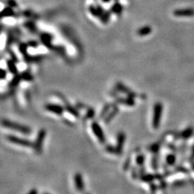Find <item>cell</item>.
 <instances>
[{"label": "cell", "mask_w": 194, "mask_h": 194, "mask_svg": "<svg viewBox=\"0 0 194 194\" xmlns=\"http://www.w3.org/2000/svg\"><path fill=\"white\" fill-rule=\"evenodd\" d=\"M2 125L5 128H8L12 130L15 131V132H18L24 135H30L32 133L31 128L28 127V126L21 125L20 123L15 122V121H10L9 120H2Z\"/></svg>", "instance_id": "obj_1"}, {"label": "cell", "mask_w": 194, "mask_h": 194, "mask_svg": "<svg viewBox=\"0 0 194 194\" xmlns=\"http://www.w3.org/2000/svg\"><path fill=\"white\" fill-rule=\"evenodd\" d=\"M163 111V104L160 102H157L155 104L153 107V120H152V125L154 129L157 130L160 127V121L162 119Z\"/></svg>", "instance_id": "obj_2"}, {"label": "cell", "mask_w": 194, "mask_h": 194, "mask_svg": "<svg viewBox=\"0 0 194 194\" xmlns=\"http://www.w3.org/2000/svg\"><path fill=\"white\" fill-rule=\"evenodd\" d=\"M47 132L45 129H40L37 132L35 141L33 143L32 149L37 155H40L43 152V145L45 138L46 137Z\"/></svg>", "instance_id": "obj_3"}, {"label": "cell", "mask_w": 194, "mask_h": 194, "mask_svg": "<svg viewBox=\"0 0 194 194\" xmlns=\"http://www.w3.org/2000/svg\"><path fill=\"white\" fill-rule=\"evenodd\" d=\"M91 129H92L93 135L97 137V140H99L100 143L104 144L106 143V138L105 136V133L103 130L102 126L97 121H93L91 124Z\"/></svg>", "instance_id": "obj_4"}, {"label": "cell", "mask_w": 194, "mask_h": 194, "mask_svg": "<svg viewBox=\"0 0 194 194\" xmlns=\"http://www.w3.org/2000/svg\"><path fill=\"white\" fill-rule=\"evenodd\" d=\"M6 139L11 143H13L17 145H20L25 148H32L33 147V143L30 140L22 138V137L15 136V135H8L6 136Z\"/></svg>", "instance_id": "obj_5"}, {"label": "cell", "mask_w": 194, "mask_h": 194, "mask_svg": "<svg viewBox=\"0 0 194 194\" xmlns=\"http://www.w3.org/2000/svg\"><path fill=\"white\" fill-rule=\"evenodd\" d=\"M126 140V134L122 131H120L116 135V144L115 145L116 148V155H122L124 145H125Z\"/></svg>", "instance_id": "obj_6"}, {"label": "cell", "mask_w": 194, "mask_h": 194, "mask_svg": "<svg viewBox=\"0 0 194 194\" xmlns=\"http://www.w3.org/2000/svg\"><path fill=\"white\" fill-rule=\"evenodd\" d=\"M45 109L50 113L55 114L58 116H61L65 111V107L58 104H48L45 106Z\"/></svg>", "instance_id": "obj_7"}, {"label": "cell", "mask_w": 194, "mask_h": 194, "mask_svg": "<svg viewBox=\"0 0 194 194\" xmlns=\"http://www.w3.org/2000/svg\"><path fill=\"white\" fill-rule=\"evenodd\" d=\"M173 15L176 17H194L193 8L177 9L173 11Z\"/></svg>", "instance_id": "obj_8"}, {"label": "cell", "mask_w": 194, "mask_h": 194, "mask_svg": "<svg viewBox=\"0 0 194 194\" xmlns=\"http://www.w3.org/2000/svg\"><path fill=\"white\" fill-rule=\"evenodd\" d=\"M73 181L76 190L78 192H83L84 189H85V184H84L82 174L80 173H76L73 176Z\"/></svg>", "instance_id": "obj_9"}, {"label": "cell", "mask_w": 194, "mask_h": 194, "mask_svg": "<svg viewBox=\"0 0 194 194\" xmlns=\"http://www.w3.org/2000/svg\"><path fill=\"white\" fill-rule=\"evenodd\" d=\"M116 88L118 92H120L121 93H125V94L127 95V97H130L132 98H135L137 97V94L136 93H135L134 92H132V90L130 89L129 88H127V86L124 85L121 83H116Z\"/></svg>", "instance_id": "obj_10"}, {"label": "cell", "mask_w": 194, "mask_h": 194, "mask_svg": "<svg viewBox=\"0 0 194 194\" xmlns=\"http://www.w3.org/2000/svg\"><path fill=\"white\" fill-rule=\"evenodd\" d=\"M119 111L120 110H119V108L118 106H116V104H114V106H112L111 110L109 111V113L106 114V116L104 118V122L106 124V125H108L109 123H110L112 120L117 115Z\"/></svg>", "instance_id": "obj_11"}, {"label": "cell", "mask_w": 194, "mask_h": 194, "mask_svg": "<svg viewBox=\"0 0 194 194\" xmlns=\"http://www.w3.org/2000/svg\"><path fill=\"white\" fill-rule=\"evenodd\" d=\"M114 98H116V102L117 103H120V104L126 105V106H133L135 104V102L134 98L127 97H115Z\"/></svg>", "instance_id": "obj_12"}, {"label": "cell", "mask_w": 194, "mask_h": 194, "mask_svg": "<svg viewBox=\"0 0 194 194\" xmlns=\"http://www.w3.org/2000/svg\"><path fill=\"white\" fill-rule=\"evenodd\" d=\"M64 104H65V105H64L65 109V111L68 112V113H69L70 114H71L72 116H73L76 118H78L79 116H80V113H79L78 109H77L76 107L73 106L71 104H70L67 101L65 102Z\"/></svg>", "instance_id": "obj_13"}, {"label": "cell", "mask_w": 194, "mask_h": 194, "mask_svg": "<svg viewBox=\"0 0 194 194\" xmlns=\"http://www.w3.org/2000/svg\"><path fill=\"white\" fill-rule=\"evenodd\" d=\"M152 31H153V29H152V27L150 26H149V25H145V26L140 27V29L137 30V34L140 37H144L149 35V34H151Z\"/></svg>", "instance_id": "obj_14"}, {"label": "cell", "mask_w": 194, "mask_h": 194, "mask_svg": "<svg viewBox=\"0 0 194 194\" xmlns=\"http://www.w3.org/2000/svg\"><path fill=\"white\" fill-rule=\"evenodd\" d=\"M114 106V104H105L104 107H103L102 109L101 113H100V114H99V118L101 119V120H104V118L106 116V114L109 113V111L111 110L112 106Z\"/></svg>", "instance_id": "obj_15"}, {"label": "cell", "mask_w": 194, "mask_h": 194, "mask_svg": "<svg viewBox=\"0 0 194 194\" xmlns=\"http://www.w3.org/2000/svg\"><path fill=\"white\" fill-rule=\"evenodd\" d=\"M95 110L94 109L92 108V107H88L86 109V114L83 116V120L84 121H87L89 120H92V119L95 116Z\"/></svg>", "instance_id": "obj_16"}, {"label": "cell", "mask_w": 194, "mask_h": 194, "mask_svg": "<svg viewBox=\"0 0 194 194\" xmlns=\"http://www.w3.org/2000/svg\"><path fill=\"white\" fill-rule=\"evenodd\" d=\"M156 178V176H153V174H149V173H144L142 175V176H140V180L142 182H144V183H150L153 181L154 179Z\"/></svg>", "instance_id": "obj_17"}, {"label": "cell", "mask_w": 194, "mask_h": 194, "mask_svg": "<svg viewBox=\"0 0 194 194\" xmlns=\"http://www.w3.org/2000/svg\"><path fill=\"white\" fill-rule=\"evenodd\" d=\"M144 162H145V156L142 154H139L136 156V158H135V163H136L137 165L141 167L143 166L144 164Z\"/></svg>", "instance_id": "obj_18"}, {"label": "cell", "mask_w": 194, "mask_h": 194, "mask_svg": "<svg viewBox=\"0 0 194 194\" xmlns=\"http://www.w3.org/2000/svg\"><path fill=\"white\" fill-rule=\"evenodd\" d=\"M105 149L108 153L113 154V155H116V148L115 146L111 145V144H108V145L106 146Z\"/></svg>", "instance_id": "obj_19"}, {"label": "cell", "mask_w": 194, "mask_h": 194, "mask_svg": "<svg viewBox=\"0 0 194 194\" xmlns=\"http://www.w3.org/2000/svg\"><path fill=\"white\" fill-rule=\"evenodd\" d=\"M175 161H176V157L173 155H168L166 157V162L168 165H173Z\"/></svg>", "instance_id": "obj_20"}, {"label": "cell", "mask_w": 194, "mask_h": 194, "mask_svg": "<svg viewBox=\"0 0 194 194\" xmlns=\"http://www.w3.org/2000/svg\"><path fill=\"white\" fill-rule=\"evenodd\" d=\"M131 172H132V178L137 179V177H139V176H140L139 170L137 169L136 166H132V170H131Z\"/></svg>", "instance_id": "obj_21"}, {"label": "cell", "mask_w": 194, "mask_h": 194, "mask_svg": "<svg viewBox=\"0 0 194 194\" xmlns=\"http://www.w3.org/2000/svg\"><path fill=\"white\" fill-rule=\"evenodd\" d=\"M159 148H160V145H159L158 143H154L149 148V150H150L151 152H153L154 153H156L158 151Z\"/></svg>", "instance_id": "obj_22"}, {"label": "cell", "mask_w": 194, "mask_h": 194, "mask_svg": "<svg viewBox=\"0 0 194 194\" xmlns=\"http://www.w3.org/2000/svg\"><path fill=\"white\" fill-rule=\"evenodd\" d=\"M130 165H131V158H128L127 160H125V162L124 163V165H123L124 170L126 171V170H129V168H130Z\"/></svg>", "instance_id": "obj_23"}, {"label": "cell", "mask_w": 194, "mask_h": 194, "mask_svg": "<svg viewBox=\"0 0 194 194\" xmlns=\"http://www.w3.org/2000/svg\"><path fill=\"white\" fill-rule=\"evenodd\" d=\"M152 167L155 170H157L158 168V160H157V158L154 157L153 158V160H152Z\"/></svg>", "instance_id": "obj_24"}, {"label": "cell", "mask_w": 194, "mask_h": 194, "mask_svg": "<svg viewBox=\"0 0 194 194\" xmlns=\"http://www.w3.org/2000/svg\"><path fill=\"white\" fill-rule=\"evenodd\" d=\"M149 188H150L152 193H155L156 190H157V186H156L155 184L151 183L150 185H149Z\"/></svg>", "instance_id": "obj_25"}, {"label": "cell", "mask_w": 194, "mask_h": 194, "mask_svg": "<svg viewBox=\"0 0 194 194\" xmlns=\"http://www.w3.org/2000/svg\"><path fill=\"white\" fill-rule=\"evenodd\" d=\"M27 194H38V191L36 188H32L27 193Z\"/></svg>", "instance_id": "obj_26"}, {"label": "cell", "mask_w": 194, "mask_h": 194, "mask_svg": "<svg viewBox=\"0 0 194 194\" xmlns=\"http://www.w3.org/2000/svg\"><path fill=\"white\" fill-rule=\"evenodd\" d=\"M64 121H66V122H67V125H71V124H73V123L71 122V121H69V120H64Z\"/></svg>", "instance_id": "obj_27"}, {"label": "cell", "mask_w": 194, "mask_h": 194, "mask_svg": "<svg viewBox=\"0 0 194 194\" xmlns=\"http://www.w3.org/2000/svg\"><path fill=\"white\" fill-rule=\"evenodd\" d=\"M43 194H50V193H43Z\"/></svg>", "instance_id": "obj_28"}, {"label": "cell", "mask_w": 194, "mask_h": 194, "mask_svg": "<svg viewBox=\"0 0 194 194\" xmlns=\"http://www.w3.org/2000/svg\"><path fill=\"white\" fill-rule=\"evenodd\" d=\"M84 194H90V193H84Z\"/></svg>", "instance_id": "obj_29"}]
</instances>
